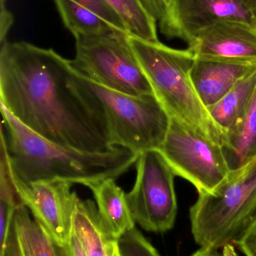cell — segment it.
<instances>
[{
  "mask_svg": "<svg viewBox=\"0 0 256 256\" xmlns=\"http://www.w3.org/2000/svg\"><path fill=\"white\" fill-rule=\"evenodd\" d=\"M0 104L59 146L86 153L116 148L100 104L72 61L53 49L24 42L1 44Z\"/></svg>",
  "mask_w": 256,
  "mask_h": 256,
  "instance_id": "6da1fadb",
  "label": "cell"
},
{
  "mask_svg": "<svg viewBox=\"0 0 256 256\" xmlns=\"http://www.w3.org/2000/svg\"><path fill=\"white\" fill-rule=\"evenodd\" d=\"M0 106L11 167L20 182L57 179L88 186L105 179L116 180L138 160V154L123 148L86 153L59 146L30 130Z\"/></svg>",
  "mask_w": 256,
  "mask_h": 256,
  "instance_id": "7a4b0ae2",
  "label": "cell"
},
{
  "mask_svg": "<svg viewBox=\"0 0 256 256\" xmlns=\"http://www.w3.org/2000/svg\"><path fill=\"white\" fill-rule=\"evenodd\" d=\"M128 39L153 94L170 116L221 144L220 129L200 99L191 78L193 54L159 40L150 42L129 34Z\"/></svg>",
  "mask_w": 256,
  "mask_h": 256,
  "instance_id": "3957f363",
  "label": "cell"
},
{
  "mask_svg": "<svg viewBox=\"0 0 256 256\" xmlns=\"http://www.w3.org/2000/svg\"><path fill=\"white\" fill-rule=\"evenodd\" d=\"M189 216L200 248L219 250L233 244L256 218V158L231 172L213 192L198 194Z\"/></svg>",
  "mask_w": 256,
  "mask_h": 256,
  "instance_id": "277c9868",
  "label": "cell"
},
{
  "mask_svg": "<svg viewBox=\"0 0 256 256\" xmlns=\"http://www.w3.org/2000/svg\"><path fill=\"white\" fill-rule=\"evenodd\" d=\"M83 78L102 106L112 147L138 155L160 148L169 128L170 116L154 94H123Z\"/></svg>",
  "mask_w": 256,
  "mask_h": 256,
  "instance_id": "5b68a950",
  "label": "cell"
},
{
  "mask_svg": "<svg viewBox=\"0 0 256 256\" xmlns=\"http://www.w3.org/2000/svg\"><path fill=\"white\" fill-rule=\"evenodd\" d=\"M128 34L114 30L75 39L72 66L83 78L109 90L130 96L153 94Z\"/></svg>",
  "mask_w": 256,
  "mask_h": 256,
  "instance_id": "8992f818",
  "label": "cell"
},
{
  "mask_svg": "<svg viewBox=\"0 0 256 256\" xmlns=\"http://www.w3.org/2000/svg\"><path fill=\"white\" fill-rule=\"evenodd\" d=\"M158 150L175 176L190 182L198 194L213 192L231 173L220 143L174 117L170 116L166 137Z\"/></svg>",
  "mask_w": 256,
  "mask_h": 256,
  "instance_id": "52a82bcc",
  "label": "cell"
},
{
  "mask_svg": "<svg viewBox=\"0 0 256 256\" xmlns=\"http://www.w3.org/2000/svg\"><path fill=\"white\" fill-rule=\"evenodd\" d=\"M135 165V184L126 194L132 218L150 232L169 231L177 214L175 174L157 149L140 154Z\"/></svg>",
  "mask_w": 256,
  "mask_h": 256,
  "instance_id": "ba28073f",
  "label": "cell"
},
{
  "mask_svg": "<svg viewBox=\"0 0 256 256\" xmlns=\"http://www.w3.org/2000/svg\"><path fill=\"white\" fill-rule=\"evenodd\" d=\"M221 20L240 21L256 28V0H173L159 24L167 38L188 45L203 28Z\"/></svg>",
  "mask_w": 256,
  "mask_h": 256,
  "instance_id": "9c48e42d",
  "label": "cell"
},
{
  "mask_svg": "<svg viewBox=\"0 0 256 256\" xmlns=\"http://www.w3.org/2000/svg\"><path fill=\"white\" fill-rule=\"evenodd\" d=\"M15 182L21 202L30 209L34 219L56 243L68 244L79 198L72 191V184L57 179L24 183L15 178Z\"/></svg>",
  "mask_w": 256,
  "mask_h": 256,
  "instance_id": "30bf717a",
  "label": "cell"
},
{
  "mask_svg": "<svg viewBox=\"0 0 256 256\" xmlns=\"http://www.w3.org/2000/svg\"><path fill=\"white\" fill-rule=\"evenodd\" d=\"M195 58L256 62V28L221 20L203 28L187 45Z\"/></svg>",
  "mask_w": 256,
  "mask_h": 256,
  "instance_id": "8fae6325",
  "label": "cell"
},
{
  "mask_svg": "<svg viewBox=\"0 0 256 256\" xmlns=\"http://www.w3.org/2000/svg\"><path fill=\"white\" fill-rule=\"evenodd\" d=\"M255 70L256 62L195 58L191 78L207 109Z\"/></svg>",
  "mask_w": 256,
  "mask_h": 256,
  "instance_id": "7c38bea8",
  "label": "cell"
},
{
  "mask_svg": "<svg viewBox=\"0 0 256 256\" xmlns=\"http://www.w3.org/2000/svg\"><path fill=\"white\" fill-rule=\"evenodd\" d=\"M72 232L87 256H112L118 240L102 220L92 200L78 198L73 216Z\"/></svg>",
  "mask_w": 256,
  "mask_h": 256,
  "instance_id": "4fadbf2b",
  "label": "cell"
},
{
  "mask_svg": "<svg viewBox=\"0 0 256 256\" xmlns=\"http://www.w3.org/2000/svg\"><path fill=\"white\" fill-rule=\"evenodd\" d=\"M87 188L94 195L102 220L117 240L135 228V222L129 210L126 194L115 183V179L99 180Z\"/></svg>",
  "mask_w": 256,
  "mask_h": 256,
  "instance_id": "5bb4252c",
  "label": "cell"
},
{
  "mask_svg": "<svg viewBox=\"0 0 256 256\" xmlns=\"http://www.w3.org/2000/svg\"><path fill=\"white\" fill-rule=\"evenodd\" d=\"M221 146L231 172L256 158V90L243 116L221 137Z\"/></svg>",
  "mask_w": 256,
  "mask_h": 256,
  "instance_id": "9a60e30c",
  "label": "cell"
},
{
  "mask_svg": "<svg viewBox=\"0 0 256 256\" xmlns=\"http://www.w3.org/2000/svg\"><path fill=\"white\" fill-rule=\"evenodd\" d=\"M122 18L129 34L158 42L157 22L162 12L155 0H105Z\"/></svg>",
  "mask_w": 256,
  "mask_h": 256,
  "instance_id": "2e32d148",
  "label": "cell"
},
{
  "mask_svg": "<svg viewBox=\"0 0 256 256\" xmlns=\"http://www.w3.org/2000/svg\"><path fill=\"white\" fill-rule=\"evenodd\" d=\"M255 90L256 70L239 82L221 100L207 108L222 136L243 116Z\"/></svg>",
  "mask_w": 256,
  "mask_h": 256,
  "instance_id": "e0dca14e",
  "label": "cell"
},
{
  "mask_svg": "<svg viewBox=\"0 0 256 256\" xmlns=\"http://www.w3.org/2000/svg\"><path fill=\"white\" fill-rule=\"evenodd\" d=\"M14 220L32 256H72L69 244L62 246L56 243L44 227L30 218L23 203L17 208Z\"/></svg>",
  "mask_w": 256,
  "mask_h": 256,
  "instance_id": "ac0fdd59",
  "label": "cell"
},
{
  "mask_svg": "<svg viewBox=\"0 0 256 256\" xmlns=\"http://www.w3.org/2000/svg\"><path fill=\"white\" fill-rule=\"evenodd\" d=\"M54 2L63 24L73 34L75 39L101 36L115 30L96 14L74 0H54Z\"/></svg>",
  "mask_w": 256,
  "mask_h": 256,
  "instance_id": "d6986e66",
  "label": "cell"
},
{
  "mask_svg": "<svg viewBox=\"0 0 256 256\" xmlns=\"http://www.w3.org/2000/svg\"><path fill=\"white\" fill-rule=\"evenodd\" d=\"M22 204L8 154L6 137L1 129V161H0V245L3 246L13 220L17 208Z\"/></svg>",
  "mask_w": 256,
  "mask_h": 256,
  "instance_id": "ffe728a7",
  "label": "cell"
},
{
  "mask_svg": "<svg viewBox=\"0 0 256 256\" xmlns=\"http://www.w3.org/2000/svg\"><path fill=\"white\" fill-rule=\"evenodd\" d=\"M118 245L122 256H160L135 227L119 239Z\"/></svg>",
  "mask_w": 256,
  "mask_h": 256,
  "instance_id": "44dd1931",
  "label": "cell"
},
{
  "mask_svg": "<svg viewBox=\"0 0 256 256\" xmlns=\"http://www.w3.org/2000/svg\"><path fill=\"white\" fill-rule=\"evenodd\" d=\"M103 19L117 31L129 34L127 28L118 14L105 0H74Z\"/></svg>",
  "mask_w": 256,
  "mask_h": 256,
  "instance_id": "7402d4cb",
  "label": "cell"
},
{
  "mask_svg": "<svg viewBox=\"0 0 256 256\" xmlns=\"http://www.w3.org/2000/svg\"><path fill=\"white\" fill-rule=\"evenodd\" d=\"M0 256H32L27 244L12 220L4 244L0 248Z\"/></svg>",
  "mask_w": 256,
  "mask_h": 256,
  "instance_id": "603a6c76",
  "label": "cell"
},
{
  "mask_svg": "<svg viewBox=\"0 0 256 256\" xmlns=\"http://www.w3.org/2000/svg\"><path fill=\"white\" fill-rule=\"evenodd\" d=\"M233 244L245 256H256V218Z\"/></svg>",
  "mask_w": 256,
  "mask_h": 256,
  "instance_id": "cb8c5ba5",
  "label": "cell"
},
{
  "mask_svg": "<svg viewBox=\"0 0 256 256\" xmlns=\"http://www.w3.org/2000/svg\"><path fill=\"white\" fill-rule=\"evenodd\" d=\"M0 37H1V44L6 42V36L8 32L10 30L12 24H13V16L12 13L7 9H2L0 13Z\"/></svg>",
  "mask_w": 256,
  "mask_h": 256,
  "instance_id": "d4e9b609",
  "label": "cell"
},
{
  "mask_svg": "<svg viewBox=\"0 0 256 256\" xmlns=\"http://www.w3.org/2000/svg\"><path fill=\"white\" fill-rule=\"evenodd\" d=\"M69 250H70L71 255L72 256H87L85 252H84V248L81 246L78 239L77 238L75 234L72 232V236H71L69 244Z\"/></svg>",
  "mask_w": 256,
  "mask_h": 256,
  "instance_id": "484cf974",
  "label": "cell"
},
{
  "mask_svg": "<svg viewBox=\"0 0 256 256\" xmlns=\"http://www.w3.org/2000/svg\"><path fill=\"white\" fill-rule=\"evenodd\" d=\"M221 256H240L234 244H228L221 250Z\"/></svg>",
  "mask_w": 256,
  "mask_h": 256,
  "instance_id": "4316f807",
  "label": "cell"
},
{
  "mask_svg": "<svg viewBox=\"0 0 256 256\" xmlns=\"http://www.w3.org/2000/svg\"><path fill=\"white\" fill-rule=\"evenodd\" d=\"M190 256H221V254L219 250H210L201 248Z\"/></svg>",
  "mask_w": 256,
  "mask_h": 256,
  "instance_id": "83f0119b",
  "label": "cell"
},
{
  "mask_svg": "<svg viewBox=\"0 0 256 256\" xmlns=\"http://www.w3.org/2000/svg\"><path fill=\"white\" fill-rule=\"evenodd\" d=\"M155 1H156V4H157L158 7L160 9L162 16H163L165 12H166L167 9L171 6L173 0H155Z\"/></svg>",
  "mask_w": 256,
  "mask_h": 256,
  "instance_id": "f1b7e54d",
  "label": "cell"
},
{
  "mask_svg": "<svg viewBox=\"0 0 256 256\" xmlns=\"http://www.w3.org/2000/svg\"><path fill=\"white\" fill-rule=\"evenodd\" d=\"M112 256H122L121 252H120V248H119L118 243H117V244L115 246V248H114Z\"/></svg>",
  "mask_w": 256,
  "mask_h": 256,
  "instance_id": "f546056e",
  "label": "cell"
},
{
  "mask_svg": "<svg viewBox=\"0 0 256 256\" xmlns=\"http://www.w3.org/2000/svg\"><path fill=\"white\" fill-rule=\"evenodd\" d=\"M1 1V10L2 9L6 8V6H5V2L6 0H0Z\"/></svg>",
  "mask_w": 256,
  "mask_h": 256,
  "instance_id": "4dcf8cb0",
  "label": "cell"
}]
</instances>
